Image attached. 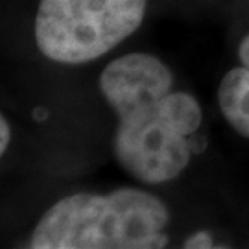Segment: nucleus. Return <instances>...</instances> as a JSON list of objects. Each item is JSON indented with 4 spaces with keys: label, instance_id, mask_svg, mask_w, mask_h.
I'll use <instances>...</instances> for the list:
<instances>
[{
    "label": "nucleus",
    "instance_id": "obj_1",
    "mask_svg": "<svg viewBox=\"0 0 249 249\" xmlns=\"http://www.w3.org/2000/svg\"><path fill=\"white\" fill-rule=\"evenodd\" d=\"M100 90L118 118L113 150L120 166L148 185L178 178L203 113L192 94L174 90L168 67L151 53H125L102 71Z\"/></svg>",
    "mask_w": 249,
    "mask_h": 249
},
{
    "label": "nucleus",
    "instance_id": "obj_2",
    "mask_svg": "<svg viewBox=\"0 0 249 249\" xmlns=\"http://www.w3.org/2000/svg\"><path fill=\"white\" fill-rule=\"evenodd\" d=\"M170 213L141 188L107 194H72L52 205L30 238L34 249H155L164 248Z\"/></svg>",
    "mask_w": 249,
    "mask_h": 249
},
{
    "label": "nucleus",
    "instance_id": "obj_3",
    "mask_svg": "<svg viewBox=\"0 0 249 249\" xmlns=\"http://www.w3.org/2000/svg\"><path fill=\"white\" fill-rule=\"evenodd\" d=\"M146 6L148 0H39L36 43L55 63L94 61L142 24Z\"/></svg>",
    "mask_w": 249,
    "mask_h": 249
},
{
    "label": "nucleus",
    "instance_id": "obj_4",
    "mask_svg": "<svg viewBox=\"0 0 249 249\" xmlns=\"http://www.w3.org/2000/svg\"><path fill=\"white\" fill-rule=\"evenodd\" d=\"M218 104L232 129L249 139V69L246 65L234 67L223 76Z\"/></svg>",
    "mask_w": 249,
    "mask_h": 249
},
{
    "label": "nucleus",
    "instance_id": "obj_5",
    "mask_svg": "<svg viewBox=\"0 0 249 249\" xmlns=\"http://www.w3.org/2000/svg\"><path fill=\"white\" fill-rule=\"evenodd\" d=\"M185 248H188V249H209V248H214V240L207 234V232L199 231V232L192 234L190 238L185 240Z\"/></svg>",
    "mask_w": 249,
    "mask_h": 249
},
{
    "label": "nucleus",
    "instance_id": "obj_6",
    "mask_svg": "<svg viewBox=\"0 0 249 249\" xmlns=\"http://www.w3.org/2000/svg\"><path fill=\"white\" fill-rule=\"evenodd\" d=\"M9 139H11V129H9L8 120L2 116L0 118V153H6L9 146Z\"/></svg>",
    "mask_w": 249,
    "mask_h": 249
},
{
    "label": "nucleus",
    "instance_id": "obj_7",
    "mask_svg": "<svg viewBox=\"0 0 249 249\" xmlns=\"http://www.w3.org/2000/svg\"><path fill=\"white\" fill-rule=\"evenodd\" d=\"M238 57H240L242 65H246L249 69V34L242 39L240 48H238Z\"/></svg>",
    "mask_w": 249,
    "mask_h": 249
}]
</instances>
